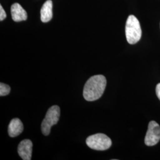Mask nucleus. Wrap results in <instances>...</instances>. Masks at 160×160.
<instances>
[{
    "label": "nucleus",
    "instance_id": "1",
    "mask_svg": "<svg viewBox=\"0 0 160 160\" xmlns=\"http://www.w3.org/2000/svg\"><path fill=\"white\" fill-rule=\"evenodd\" d=\"M107 81L104 76L97 75L90 77L86 82L83 90V96L87 101L97 100L102 96Z\"/></svg>",
    "mask_w": 160,
    "mask_h": 160
},
{
    "label": "nucleus",
    "instance_id": "2",
    "mask_svg": "<svg viewBox=\"0 0 160 160\" xmlns=\"http://www.w3.org/2000/svg\"><path fill=\"white\" fill-rule=\"evenodd\" d=\"M126 39L129 44L133 45L141 38L142 30L137 18L133 15L129 16L126 21L125 27Z\"/></svg>",
    "mask_w": 160,
    "mask_h": 160
},
{
    "label": "nucleus",
    "instance_id": "3",
    "mask_svg": "<svg viewBox=\"0 0 160 160\" xmlns=\"http://www.w3.org/2000/svg\"><path fill=\"white\" fill-rule=\"evenodd\" d=\"M59 117L60 108L58 106H52L48 109L41 125L42 132L44 135L47 136L50 133L52 126L57 123Z\"/></svg>",
    "mask_w": 160,
    "mask_h": 160
},
{
    "label": "nucleus",
    "instance_id": "4",
    "mask_svg": "<svg viewBox=\"0 0 160 160\" xmlns=\"http://www.w3.org/2000/svg\"><path fill=\"white\" fill-rule=\"evenodd\" d=\"M86 143L88 147L97 151H104L112 146V140L104 133H96L87 138Z\"/></svg>",
    "mask_w": 160,
    "mask_h": 160
},
{
    "label": "nucleus",
    "instance_id": "5",
    "mask_svg": "<svg viewBox=\"0 0 160 160\" xmlns=\"http://www.w3.org/2000/svg\"><path fill=\"white\" fill-rule=\"evenodd\" d=\"M160 126L155 121L149 123L148 128L145 138V143L147 146H154L160 141Z\"/></svg>",
    "mask_w": 160,
    "mask_h": 160
},
{
    "label": "nucleus",
    "instance_id": "6",
    "mask_svg": "<svg viewBox=\"0 0 160 160\" xmlns=\"http://www.w3.org/2000/svg\"><path fill=\"white\" fill-rule=\"evenodd\" d=\"M33 143L29 139H24L18 146V153L23 160L32 159Z\"/></svg>",
    "mask_w": 160,
    "mask_h": 160
},
{
    "label": "nucleus",
    "instance_id": "7",
    "mask_svg": "<svg viewBox=\"0 0 160 160\" xmlns=\"http://www.w3.org/2000/svg\"><path fill=\"white\" fill-rule=\"evenodd\" d=\"M11 14L12 20L16 22L26 20L28 18L27 12L18 3H14L12 5Z\"/></svg>",
    "mask_w": 160,
    "mask_h": 160
},
{
    "label": "nucleus",
    "instance_id": "8",
    "mask_svg": "<svg viewBox=\"0 0 160 160\" xmlns=\"http://www.w3.org/2000/svg\"><path fill=\"white\" fill-rule=\"evenodd\" d=\"M23 123L18 118H15L11 120L8 128V132L10 137H16L23 131Z\"/></svg>",
    "mask_w": 160,
    "mask_h": 160
},
{
    "label": "nucleus",
    "instance_id": "9",
    "mask_svg": "<svg viewBox=\"0 0 160 160\" xmlns=\"http://www.w3.org/2000/svg\"><path fill=\"white\" fill-rule=\"evenodd\" d=\"M52 1L47 0L43 4L40 10V19L42 22L47 23L49 22L52 18Z\"/></svg>",
    "mask_w": 160,
    "mask_h": 160
},
{
    "label": "nucleus",
    "instance_id": "10",
    "mask_svg": "<svg viewBox=\"0 0 160 160\" xmlns=\"http://www.w3.org/2000/svg\"><path fill=\"white\" fill-rule=\"evenodd\" d=\"M11 90V88H10V87L6 84H4L2 82H1L0 83V96H5L8 95Z\"/></svg>",
    "mask_w": 160,
    "mask_h": 160
},
{
    "label": "nucleus",
    "instance_id": "11",
    "mask_svg": "<svg viewBox=\"0 0 160 160\" xmlns=\"http://www.w3.org/2000/svg\"><path fill=\"white\" fill-rule=\"evenodd\" d=\"M7 17V14L6 12L4 11V8H2V6H0V20L2 21L4 20Z\"/></svg>",
    "mask_w": 160,
    "mask_h": 160
},
{
    "label": "nucleus",
    "instance_id": "12",
    "mask_svg": "<svg viewBox=\"0 0 160 160\" xmlns=\"http://www.w3.org/2000/svg\"><path fill=\"white\" fill-rule=\"evenodd\" d=\"M156 94L160 100V83L156 86Z\"/></svg>",
    "mask_w": 160,
    "mask_h": 160
}]
</instances>
